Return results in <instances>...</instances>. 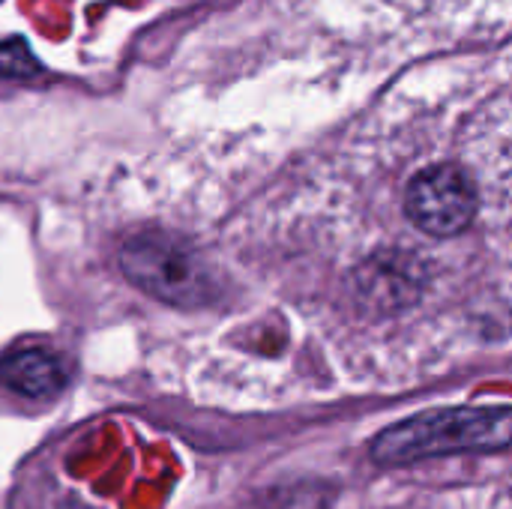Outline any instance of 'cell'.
<instances>
[{
    "label": "cell",
    "instance_id": "1",
    "mask_svg": "<svg viewBox=\"0 0 512 509\" xmlns=\"http://www.w3.org/2000/svg\"><path fill=\"white\" fill-rule=\"evenodd\" d=\"M512 447V408H441L384 429L369 453L378 465H411L456 453H495Z\"/></svg>",
    "mask_w": 512,
    "mask_h": 509
},
{
    "label": "cell",
    "instance_id": "2",
    "mask_svg": "<svg viewBox=\"0 0 512 509\" xmlns=\"http://www.w3.org/2000/svg\"><path fill=\"white\" fill-rule=\"evenodd\" d=\"M480 210V189L474 177L456 165L441 162L423 168L405 192V213L408 219L429 237L450 240L459 237Z\"/></svg>",
    "mask_w": 512,
    "mask_h": 509
},
{
    "label": "cell",
    "instance_id": "3",
    "mask_svg": "<svg viewBox=\"0 0 512 509\" xmlns=\"http://www.w3.org/2000/svg\"><path fill=\"white\" fill-rule=\"evenodd\" d=\"M123 270L135 285L168 300H180L195 288V264L177 243L138 237L123 249Z\"/></svg>",
    "mask_w": 512,
    "mask_h": 509
},
{
    "label": "cell",
    "instance_id": "4",
    "mask_svg": "<svg viewBox=\"0 0 512 509\" xmlns=\"http://www.w3.org/2000/svg\"><path fill=\"white\" fill-rule=\"evenodd\" d=\"M66 366L45 348H18L0 360V381L18 396L51 399L66 387Z\"/></svg>",
    "mask_w": 512,
    "mask_h": 509
},
{
    "label": "cell",
    "instance_id": "5",
    "mask_svg": "<svg viewBox=\"0 0 512 509\" xmlns=\"http://www.w3.org/2000/svg\"><path fill=\"white\" fill-rule=\"evenodd\" d=\"M39 72V60L33 57V51L27 48L24 39H3L0 42V75L18 78V75H36Z\"/></svg>",
    "mask_w": 512,
    "mask_h": 509
}]
</instances>
